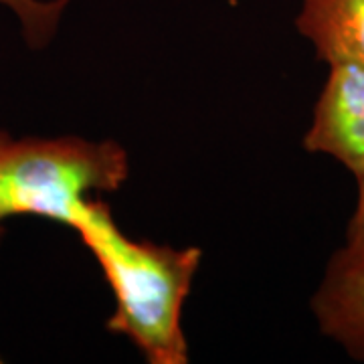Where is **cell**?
Returning <instances> with one entry per match:
<instances>
[{
    "instance_id": "1",
    "label": "cell",
    "mask_w": 364,
    "mask_h": 364,
    "mask_svg": "<svg viewBox=\"0 0 364 364\" xmlns=\"http://www.w3.org/2000/svg\"><path fill=\"white\" fill-rule=\"evenodd\" d=\"M116 298L107 332L128 338L150 364H186L182 306L200 265V249L132 239L100 196L75 229Z\"/></svg>"
},
{
    "instance_id": "2",
    "label": "cell",
    "mask_w": 364,
    "mask_h": 364,
    "mask_svg": "<svg viewBox=\"0 0 364 364\" xmlns=\"http://www.w3.org/2000/svg\"><path fill=\"white\" fill-rule=\"evenodd\" d=\"M130 162L119 144L77 136L14 140L0 130V239L4 221L43 217L77 229L104 193L128 181Z\"/></svg>"
},
{
    "instance_id": "3",
    "label": "cell",
    "mask_w": 364,
    "mask_h": 364,
    "mask_svg": "<svg viewBox=\"0 0 364 364\" xmlns=\"http://www.w3.org/2000/svg\"><path fill=\"white\" fill-rule=\"evenodd\" d=\"M308 152L334 156L354 176L364 170V67L330 65L310 130L304 138Z\"/></svg>"
},
{
    "instance_id": "4",
    "label": "cell",
    "mask_w": 364,
    "mask_h": 364,
    "mask_svg": "<svg viewBox=\"0 0 364 364\" xmlns=\"http://www.w3.org/2000/svg\"><path fill=\"white\" fill-rule=\"evenodd\" d=\"M312 310L326 336L364 363V243L334 253L314 294Z\"/></svg>"
},
{
    "instance_id": "5",
    "label": "cell",
    "mask_w": 364,
    "mask_h": 364,
    "mask_svg": "<svg viewBox=\"0 0 364 364\" xmlns=\"http://www.w3.org/2000/svg\"><path fill=\"white\" fill-rule=\"evenodd\" d=\"M296 25L320 61L364 67V0H304Z\"/></svg>"
},
{
    "instance_id": "6",
    "label": "cell",
    "mask_w": 364,
    "mask_h": 364,
    "mask_svg": "<svg viewBox=\"0 0 364 364\" xmlns=\"http://www.w3.org/2000/svg\"><path fill=\"white\" fill-rule=\"evenodd\" d=\"M0 4L13 9L23 23L26 43L33 49H39L57 31L69 0H0Z\"/></svg>"
},
{
    "instance_id": "7",
    "label": "cell",
    "mask_w": 364,
    "mask_h": 364,
    "mask_svg": "<svg viewBox=\"0 0 364 364\" xmlns=\"http://www.w3.org/2000/svg\"><path fill=\"white\" fill-rule=\"evenodd\" d=\"M356 178H358V203L346 229V245L364 243V170L356 174Z\"/></svg>"
}]
</instances>
